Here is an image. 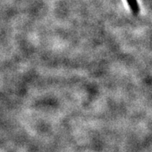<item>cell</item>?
<instances>
[{"mask_svg":"<svg viewBox=\"0 0 152 152\" xmlns=\"http://www.w3.org/2000/svg\"><path fill=\"white\" fill-rule=\"evenodd\" d=\"M126 2L128 3L133 13L134 14H137L140 9H139V6H138L137 0H126Z\"/></svg>","mask_w":152,"mask_h":152,"instance_id":"6da1fadb","label":"cell"}]
</instances>
